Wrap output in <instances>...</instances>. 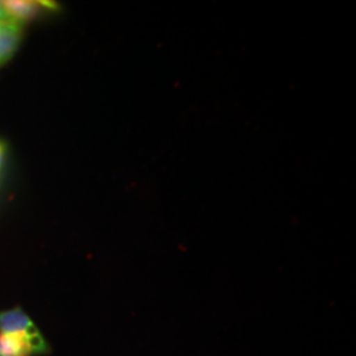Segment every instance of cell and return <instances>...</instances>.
I'll return each mask as SVG.
<instances>
[{
	"label": "cell",
	"mask_w": 356,
	"mask_h": 356,
	"mask_svg": "<svg viewBox=\"0 0 356 356\" xmlns=\"http://www.w3.org/2000/svg\"><path fill=\"white\" fill-rule=\"evenodd\" d=\"M3 10L7 13V16L19 23L20 26L31 20L33 16H36L40 8L49 7L53 8V3H45V1H26V0H8V1H0Z\"/></svg>",
	"instance_id": "2"
},
{
	"label": "cell",
	"mask_w": 356,
	"mask_h": 356,
	"mask_svg": "<svg viewBox=\"0 0 356 356\" xmlns=\"http://www.w3.org/2000/svg\"><path fill=\"white\" fill-rule=\"evenodd\" d=\"M22 26L11 19L0 20V65L7 63L19 47Z\"/></svg>",
	"instance_id": "3"
},
{
	"label": "cell",
	"mask_w": 356,
	"mask_h": 356,
	"mask_svg": "<svg viewBox=\"0 0 356 356\" xmlns=\"http://www.w3.org/2000/svg\"><path fill=\"white\" fill-rule=\"evenodd\" d=\"M7 19H10V17L7 16V13H6L4 10H3V7H1V3H0V20H7Z\"/></svg>",
	"instance_id": "5"
},
{
	"label": "cell",
	"mask_w": 356,
	"mask_h": 356,
	"mask_svg": "<svg viewBox=\"0 0 356 356\" xmlns=\"http://www.w3.org/2000/svg\"><path fill=\"white\" fill-rule=\"evenodd\" d=\"M4 154H6V144H4L3 141H0V168H1V163H3Z\"/></svg>",
	"instance_id": "4"
},
{
	"label": "cell",
	"mask_w": 356,
	"mask_h": 356,
	"mask_svg": "<svg viewBox=\"0 0 356 356\" xmlns=\"http://www.w3.org/2000/svg\"><path fill=\"white\" fill-rule=\"evenodd\" d=\"M47 351L45 338L20 307L0 313V356H35Z\"/></svg>",
	"instance_id": "1"
}]
</instances>
